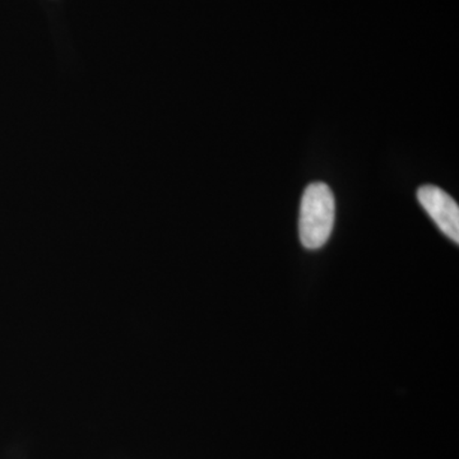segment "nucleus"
<instances>
[{
  "label": "nucleus",
  "instance_id": "obj_1",
  "mask_svg": "<svg viewBox=\"0 0 459 459\" xmlns=\"http://www.w3.org/2000/svg\"><path fill=\"white\" fill-rule=\"evenodd\" d=\"M333 193L325 183H312L305 189L300 205L299 232L307 249H319L327 243L334 225Z\"/></svg>",
  "mask_w": 459,
  "mask_h": 459
},
{
  "label": "nucleus",
  "instance_id": "obj_2",
  "mask_svg": "<svg viewBox=\"0 0 459 459\" xmlns=\"http://www.w3.org/2000/svg\"><path fill=\"white\" fill-rule=\"evenodd\" d=\"M420 204L434 220L437 228L455 244L459 243V207L444 190L434 186H424L418 190Z\"/></svg>",
  "mask_w": 459,
  "mask_h": 459
}]
</instances>
